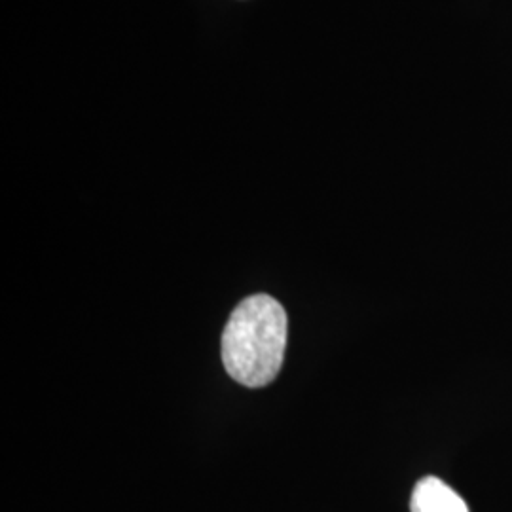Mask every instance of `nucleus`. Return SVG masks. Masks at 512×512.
<instances>
[{
    "mask_svg": "<svg viewBox=\"0 0 512 512\" xmlns=\"http://www.w3.org/2000/svg\"><path fill=\"white\" fill-rule=\"evenodd\" d=\"M285 346L287 313L272 296L256 294L232 311L222 336V361L238 384L264 387L279 374Z\"/></svg>",
    "mask_w": 512,
    "mask_h": 512,
    "instance_id": "1",
    "label": "nucleus"
},
{
    "mask_svg": "<svg viewBox=\"0 0 512 512\" xmlns=\"http://www.w3.org/2000/svg\"><path fill=\"white\" fill-rule=\"evenodd\" d=\"M412 512H469L467 503L448 484L437 476H425L416 484L412 499Z\"/></svg>",
    "mask_w": 512,
    "mask_h": 512,
    "instance_id": "2",
    "label": "nucleus"
}]
</instances>
